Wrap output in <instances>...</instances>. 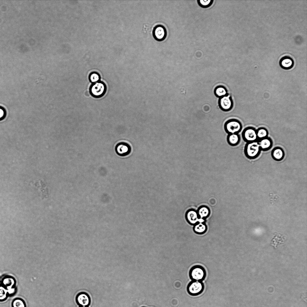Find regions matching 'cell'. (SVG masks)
<instances>
[{"mask_svg":"<svg viewBox=\"0 0 307 307\" xmlns=\"http://www.w3.org/2000/svg\"><path fill=\"white\" fill-rule=\"evenodd\" d=\"M8 294L9 295H13L16 292V288H14L7 290Z\"/></svg>","mask_w":307,"mask_h":307,"instance_id":"26","label":"cell"},{"mask_svg":"<svg viewBox=\"0 0 307 307\" xmlns=\"http://www.w3.org/2000/svg\"><path fill=\"white\" fill-rule=\"evenodd\" d=\"M227 140L228 144L232 146L238 145L240 141V137L238 134H228Z\"/></svg>","mask_w":307,"mask_h":307,"instance_id":"16","label":"cell"},{"mask_svg":"<svg viewBox=\"0 0 307 307\" xmlns=\"http://www.w3.org/2000/svg\"><path fill=\"white\" fill-rule=\"evenodd\" d=\"M153 35L154 38L156 40L162 41L165 39L166 36V29L162 25H157L153 29Z\"/></svg>","mask_w":307,"mask_h":307,"instance_id":"8","label":"cell"},{"mask_svg":"<svg viewBox=\"0 0 307 307\" xmlns=\"http://www.w3.org/2000/svg\"><path fill=\"white\" fill-rule=\"evenodd\" d=\"M186 219L188 222L192 224H195L199 222V218L197 211L193 210H188L186 215Z\"/></svg>","mask_w":307,"mask_h":307,"instance_id":"12","label":"cell"},{"mask_svg":"<svg viewBox=\"0 0 307 307\" xmlns=\"http://www.w3.org/2000/svg\"><path fill=\"white\" fill-rule=\"evenodd\" d=\"M116 153L121 156H124L128 154L130 152V148L129 145L124 143L118 144L115 148Z\"/></svg>","mask_w":307,"mask_h":307,"instance_id":"11","label":"cell"},{"mask_svg":"<svg viewBox=\"0 0 307 307\" xmlns=\"http://www.w3.org/2000/svg\"><path fill=\"white\" fill-rule=\"evenodd\" d=\"M271 156L273 159L277 161H280L282 160L285 156V152L284 150L279 147H276L274 148L271 152Z\"/></svg>","mask_w":307,"mask_h":307,"instance_id":"15","label":"cell"},{"mask_svg":"<svg viewBox=\"0 0 307 307\" xmlns=\"http://www.w3.org/2000/svg\"><path fill=\"white\" fill-rule=\"evenodd\" d=\"M79 307H88V306H80Z\"/></svg>","mask_w":307,"mask_h":307,"instance_id":"27","label":"cell"},{"mask_svg":"<svg viewBox=\"0 0 307 307\" xmlns=\"http://www.w3.org/2000/svg\"><path fill=\"white\" fill-rule=\"evenodd\" d=\"M280 66L285 70H289L292 68L294 65L293 59L289 57L285 56L282 58L279 61Z\"/></svg>","mask_w":307,"mask_h":307,"instance_id":"14","label":"cell"},{"mask_svg":"<svg viewBox=\"0 0 307 307\" xmlns=\"http://www.w3.org/2000/svg\"><path fill=\"white\" fill-rule=\"evenodd\" d=\"M197 213L199 218L204 219L209 216L210 211L207 207L203 206L199 208Z\"/></svg>","mask_w":307,"mask_h":307,"instance_id":"18","label":"cell"},{"mask_svg":"<svg viewBox=\"0 0 307 307\" xmlns=\"http://www.w3.org/2000/svg\"><path fill=\"white\" fill-rule=\"evenodd\" d=\"M100 76L99 74L96 72L91 73L89 76V80L93 83L100 81Z\"/></svg>","mask_w":307,"mask_h":307,"instance_id":"23","label":"cell"},{"mask_svg":"<svg viewBox=\"0 0 307 307\" xmlns=\"http://www.w3.org/2000/svg\"><path fill=\"white\" fill-rule=\"evenodd\" d=\"M6 115L5 109L2 107L0 106V121L4 119Z\"/></svg>","mask_w":307,"mask_h":307,"instance_id":"25","label":"cell"},{"mask_svg":"<svg viewBox=\"0 0 307 307\" xmlns=\"http://www.w3.org/2000/svg\"><path fill=\"white\" fill-rule=\"evenodd\" d=\"M200 5L203 7H207L210 6L213 1V0H202L198 1Z\"/></svg>","mask_w":307,"mask_h":307,"instance_id":"24","label":"cell"},{"mask_svg":"<svg viewBox=\"0 0 307 307\" xmlns=\"http://www.w3.org/2000/svg\"><path fill=\"white\" fill-rule=\"evenodd\" d=\"M242 127L240 122L235 119L228 120L225 122L224 125L225 130L228 134H238L241 131Z\"/></svg>","mask_w":307,"mask_h":307,"instance_id":"2","label":"cell"},{"mask_svg":"<svg viewBox=\"0 0 307 307\" xmlns=\"http://www.w3.org/2000/svg\"><path fill=\"white\" fill-rule=\"evenodd\" d=\"M106 90L105 84L100 81L93 83L90 89L91 95L95 98H99L103 96L105 94Z\"/></svg>","mask_w":307,"mask_h":307,"instance_id":"4","label":"cell"},{"mask_svg":"<svg viewBox=\"0 0 307 307\" xmlns=\"http://www.w3.org/2000/svg\"><path fill=\"white\" fill-rule=\"evenodd\" d=\"M218 104L220 108L222 111L227 112L233 108V103L231 97L228 94L219 98Z\"/></svg>","mask_w":307,"mask_h":307,"instance_id":"7","label":"cell"},{"mask_svg":"<svg viewBox=\"0 0 307 307\" xmlns=\"http://www.w3.org/2000/svg\"><path fill=\"white\" fill-rule=\"evenodd\" d=\"M261 151H266L272 147L273 142L270 138L268 137L258 140Z\"/></svg>","mask_w":307,"mask_h":307,"instance_id":"13","label":"cell"},{"mask_svg":"<svg viewBox=\"0 0 307 307\" xmlns=\"http://www.w3.org/2000/svg\"><path fill=\"white\" fill-rule=\"evenodd\" d=\"M242 137L246 143L258 141L256 130L253 127H249L245 128L242 133Z\"/></svg>","mask_w":307,"mask_h":307,"instance_id":"6","label":"cell"},{"mask_svg":"<svg viewBox=\"0 0 307 307\" xmlns=\"http://www.w3.org/2000/svg\"><path fill=\"white\" fill-rule=\"evenodd\" d=\"M258 140L268 137V132L267 129L261 127L256 130Z\"/></svg>","mask_w":307,"mask_h":307,"instance_id":"19","label":"cell"},{"mask_svg":"<svg viewBox=\"0 0 307 307\" xmlns=\"http://www.w3.org/2000/svg\"><path fill=\"white\" fill-rule=\"evenodd\" d=\"M1 285L4 287L7 290L15 288L16 281L15 279L12 276H7L4 277L1 281Z\"/></svg>","mask_w":307,"mask_h":307,"instance_id":"10","label":"cell"},{"mask_svg":"<svg viewBox=\"0 0 307 307\" xmlns=\"http://www.w3.org/2000/svg\"><path fill=\"white\" fill-rule=\"evenodd\" d=\"M214 92L215 95L219 98L228 94L226 88L222 85L216 87L214 90Z\"/></svg>","mask_w":307,"mask_h":307,"instance_id":"17","label":"cell"},{"mask_svg":"<svg viewBox=\"0 0 307 307\" xmlns=\"http://www.w3.org/2000/svg\"><path fill=\"white\" fill-rule=\"evenodd\" d=\"M0 284H1V281H0Z\"/></svg>","mask_w":307,"mask_h":307,"instance_id":"28","label":"cell"},{"mask_svg":"<svg viewBox=\"0 0 307 307\" xmlns=\"http://www.w3.org/2000/svg\"><path fill=\"white\" fill-rule=\"evenodd\" d=\"M7 290L1 285H0V301L6 300L8 296Z\"/></svg>","mask_w":307,"mask_h":307,"instance_id":"22","label":"cell"},{"mask_svg":"<svg viewBox=\"0 0 307 307\" xmlns=\"http://www.w3.org/2000/svg\"><path fill=\"white\" fill-rule=\"evenodd\" d=\"M206 230V226L203 223L198 222L195 224L194 228L195 232L198 234L203 233Z\"/></svg>","mask_w":307,"mask_h":307,"instance_id":"20","label":"cell"},{"mask_svg":"<svg viewBox=\"0 0 307 307\" xmlns=\"http://www.w3.org/2000/svg\"><path fill=\"white\" fill-rule=\"evenodd\" d=\"M204 285L201 281H192L188 285L187 289L190 295L196 296L201 294L204 289Z\"/></svg>","mask_w":307,"mask_h":307,"instance_id":"5","label":"cell"},{"mask_svg":"<svg viewBox=\"0 0 307 307\" xmlns=\"http://www.w3.org/2000/svg\"><path fill=\"white\" fill-rule=\"evenodd\" d=\"M12 307H26L24 301L20 298L14 299L11 304Z\"/></svg>","mask_w":307,"mask_h":307,"instance_id":"21","label":"cell"},{"mask_svg":"<svg viewBox=\"0 0 307 307\" xmlns=\"http://www.w3.org/2000/svg\"><path fill=\"white\" fill-rule=\"evenodd\" d=\"M189 274L192 281L202 282L206 277V272L202 266L197 265L193 266L190 269Z\"/></svg>","mask_w":307,"mask_h":307,"instance_id":"3","label":"cell"},{"mask_svg":"<svg viewBox=\"0 0 307 307\" xmlns=\"http://www.w3.org/2000/svg\"><path fill=\"white\" fill-rule=\"evenodd\" d=\"M261 151L258 141L246 143L244 148L245 156L250 159L258 157Z\"/></svg>","mask_w":307,"mask_h":307,"instance_id":"1","label":"cell"},{"mask_svg":"<svg viewBox=\"0 0 307 307\" xmlns=\"http://www.w3.org/2000/svg\"><path fill=\"white\" fill-rule=\"evenodd\" d=\"M76 301L80 306H88L90 303V299L89 295L85 292L80 293L78 294Z\"/></svg>","mask_w":307,"mask_h":307,"instance_id":"9","label":"cell"}]
</instances>
